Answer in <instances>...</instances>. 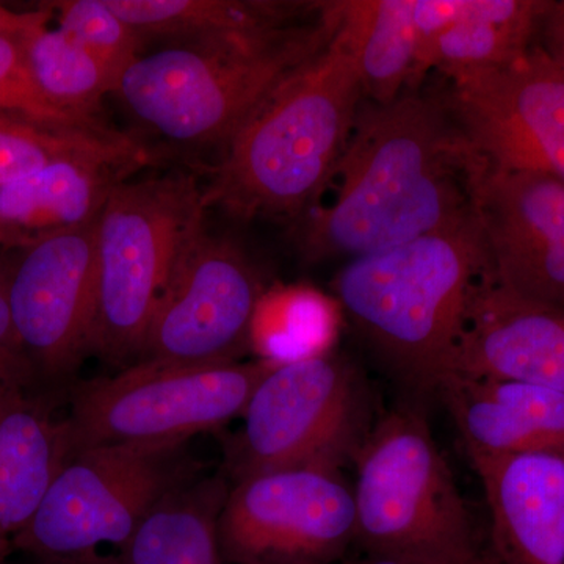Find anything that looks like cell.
I'll return each instance as SVG.
<instances>
[{"instance_id": "6da1fadb", "label": "cell", "mask_w": 564, "mask_h": 564, "mask_svg": "<svg viewBox=\"0 0 564 564\" xmlns=\"http://www.w3.org/2000/svg\"><path fill=\"white\" fill-rule=\"evenodd\" d=\"M485 170L447 98L362 101L336 196L303 226L304 254L351 261L466 220Z\"/></svg>"}, {"instance_id": "7a4b0ae2", "label": "cell", "mask_w": 564, "mask_h": 564, "mask_svg": "<svg viewBox=\"0 0 564 564\" xmlns=\"http://www.w3.org/2000/svg\"><path fill=\"white\" fill-rule=\"evenodd\" d=\"M362 101L339 11L332 41L270 91L223 147L203 185L206 210L242 221L311 214L336 177Z\"/></svg>"}, {"instance_id": "3957f363", "label": "cell", "mask_w": 564, "mask_h": 564, "mask_svg": "<svg viewBox=\"0 0 564 564\" xmlns=\"http://www.w3.org/2000/svg\"><path fill=\"white\" fill-rule=\"evenodd\" d=\"M475 214L454 226L345 263L336 302L393 377L441 393L455 375L470 304L488 276Z\"/></svg>"}, {"instance_id": "277c9868", "label": "cell", "mask_w": 564, "mask_h": 564, "mask_svg": "<svg viewBox=\"0 0 564 564\" xmlns=\"http://www.w3.org/2000/svg\"><path fill=\"white\" fill-rule=\"evenodd\" d=\"M339 25L337 2L282 31L162 44L122 74L115 95L144 128L184 148L225 147L293 70Z\"/></svg>"}, {"instance_id": "5b68a950", "label": "cell", "mask_w": 564, "mask_h": 564, "mask_svg": "<svg viewBox=\"0 0 564 564\" xmlns=\"http://www.w3.org/2000/svg\"><path fill=\"white\" fill-rule=\"evenodd\" d=\"M206 214L203 185L191 173L115 187L96 220L90 355L120 370L139 361L166 282Z\"/></svg>"}, {"instance_id": "8992f818", "label": "cell", "mask_w": 564, "mask_h": 564, "mask_svg": "<svg viewBox=\"0 0 564 564\" xmlns=\"http://www.w3.org/2000/svg\"><path fill=\"white\" fill-rule=\"evenodd\" d=\"M356 463V540L369 554L481 551L473 514L414 406L391 411L367 433Z\"/></svg>"}, {"instance_id": "52a82bcc", "label": "cell", "mask_w": 564, "mask_h": 564, "mask_svg": "<svg viewBox=\"0 0 564 564\" xmlns=\"http://www.w3.org/2000/svg\"><path fill=\"white\" fill-rule=\"evenodd\" d=\"M367 421L361 378L343 356L328 351L274 366L226 447L225 474L237 484L276 470L339 473L366 440Z\"/></svg>"}, {"instance_id": "ba28073f", "label": "cell", "mask_w": 564, "mask_h": 564, "mask_svg": "<svg viewBox=\"0 0 564 564\" xmlns=\"http://www.w3.org/2000/svg\"><path fill=\"white\" fill-rule=\"evenodd\" d=\"M267 361L172 367L135 364L74 386L65 419L69 456L118 444L188 443L243 414Z\"/></svg>"}, {"instance_id": "9c48e42d", "label": "cell", "mask_w": 564, "mask_h": 564, "mask_svg": "<svg viewBox=\"0 0 564 564\" xmlns=\"http://www.w3.org/2000/svg\"><path fill=\"white\" fill-rule=\"evenodd\" d=\"M188 443L118 444L70 455L14 543L41 560L124 545L166 494L202 475Z\"/></svg>"}, {"instance_id": "30bf717a", "label": "cell", "mask_w": 564, "mask_h": 564, "mask_svg": "<svg viewBox=\"0 0 564 564\" xmlns=\"http://www.w3.org/2000/svg\"><path fill=\"white\" fill-rule=\"evenodd\" d=\"M96 221L25 248L7 281L13 364L24 388L54 402L90 355Z\"/></svg>"}, {"instance_id": "8fae6325", "label": "cell", "mask_w": 564, "mask_h": 564, "mask_svg": "<svg viewBox=\"0 0 564 564\" xmlns=\"http://www.w3.org/2000/svg\"><path fill=\"white\" fill-rule=\"evenodd\" d=\"M263 292L250 256L204 223L166 282L137 364L237 362L250 348L252 317Z\"/></svg>"}, {"instance_id": "7c38bea8", "label": "cell", "mask_w": 564, "mask_h": 564, "mask_svg": "<svg viewBox=\"0 0 564 564\" xmlns=\"http://www.w3.org/2000/svg\"><path fill=\"white\" fill-rule=\"evenodd\" d=\"M356 540L352 489L339 473L276 470L234 484L218 519L234 564H328Z\"/></svg>"}, {"instance_id": "4fadbf2b", "label": "cell", "mask_w": 564, "mask_h": 564, "mask_svg": "<svg viewBox=\"0 0 564 564\" xmlns=\"http://www.w3.org/2000/svg\"><path fill=\"white\" fill-rule=\"evenodd\" d=\"M448 79V104L488 169L545 174L564 184V74L540 47Z\"/></svg>"}, {"instance_id": "5bb4252c", "label": "cell", "mask_w": 564, "mask_h": 564, "mask_svg": "<svg viewBox=\"0 0 564 564\" xmlns=\"http://www.w3.org/2000/svg\"><path fill=\"white\" fill-rule=\"evenodd\" d=\"M488 278L530 302L564 307V184L486 166L474 195Z\"/></svg>"}, {"instance_id": "9a60e30c", "label": "cell", "mask_w": 564, "mask_h": 564, "mask_svg": "<svg viewBox=\"0 0 564 564\" xmlns=\"http://www.w3.org/2000/svg\"><path fill=\"white\" fill-rule=\"evenodd\" d=\"M455 377L564 393V307L521 299L486 276L470 304Z\"/></svg>"}, {"instance_id": "2e32d148", "label": "cell", "mask_w": 564, "mask_h": 564, "mask_svg": "<svg viewBox=\"0 0 564 564\" xmlns=\"http://www.w3.org/2000/svg\"><path fill=\"white\" fill-rule=\"evenodd\" d=\"M481 481L497 564H564V459L470 455Z\"/></svg>"}, {"instance_id": "e0dca14e", "label": "cell", "mask_w": 564, "mask_h": 564, "mask_svg": "<svg viewBox=\"0 0 564 564\" xmlns=\"http://www.w3.org/2000/svg\"><path fill=\"white\" fill-rule=\"evenodd\" d=\"M154 165L132 158L68 159L2 185L0 240L29 248L55 234L91 225L117 185Z\"/></svg>"}, {"instance_id": "ac0fdd59", "label": "cell", "mask_w": 564, "mask_h": 564, "mask_svg": "<svg viewBox=\"0 0 564 564\" xmlns=\"http://www.w3.org/2000/svg\"><path fill=\"white\" fill-rule=\"evenodd\" d=\"M441 395L467 455L564 459V393L518 381L452 378Z\"/></svg>"}, {"instance_id": "d6986e66", "label": "cell", "mask_w": 564, "mask_h": 564, "mask_svg": "<svg viewBox=\"0 0 564 564\" xmlns=\"http://www.w3.org/2000/svg\"><path fill=\"white\" fill-rule=\"evenodd\" d=\"M52 400L0 375V555L28 527L69 458L65 422Z\"/></svg>"}, {"instance_id": "ffe728a7", "label": "cell", "mask_w": 564, "mask_h": 564, "mask_svg": "<svg viewBox=\"0 0 564 564\" xmlns=\"http://www.w3.org/2000/svg\"><path fill=\"white\" fill-rule=\"evenodd\" d=\"M545 0H454L451 13L422 44L419 73L445 76L497 68L532 47Z\"/></svg>"}, {"instance_id": "44dd1931", "label": "cell", "mask_w": 564, "mask_h": 564, "mask_svg": "<svg viewBox=\"0 0 564 564\" xmlns=\"http://www.w3.org/2000/svg\"><path fill=\"white\" fill-rule=\"evenodd\" d=\"M144 43H188L295 28L315 20L323 2L278 0H107Z\"/></svg>"}, {"instance_id": "7402d4cb", "label": "cell", "mask_w": 564, "mask_h": 564, "mask_svg": "<svg viewBox=\"0 0 564 564\" xmlns=\"http://www.w3.org/2000/svg\"><path fill=\"white\" fill-rule=\"evenodd\" d=\"M229 489L225 473L173 489L141 519L115 564H220L218 519Z\"/></svg>"}, {"instance_id": "603a6c76", "label": "cell", "mask_w": 564, "mask_h": 564, "mask_svg": "<svg viewBox=\"0 0 564 564\" xmlns=\"http://www.w3.org/2000/svg\"><path fill=\"white\" fill-rule=\"evenodd\" d=\"M340 18L350 35L364 99L391 104L417 90L419 31L414 0H347Z\"/></svg>"}, {"instance_id": "cb8c5ba5", "label": "cell", "mask_w": 564, "mask_h": 564, "mask_svg": "<svg viewBox=\"0 0 564 564\" xmlns=\"http://www.w3.org/2000/svg\"><path fill=\"white\" fill-rule=\"evenodd\" d=\"M336 334L332 300L313 289L273 288L256 307L250 348L262 361L281 366L328 352Z\"/></svg>"}, {"instance_id": "d4e9b609", "label": "cell", "mask_w": 564, "mask_h": 564, "mask_svg": "<svg viewBox=\"0 0 564 564\" xmlns=\"http://www.w3.org/2000/svg\"><path fill=\"white\" fill-rule=\"evenodd\" d=\"M79 158H132L159 163L161 154L120 131L55 129L0 117V187L52 163Z\"/></svg>"}, {"instance_id": "484cf974", "label": "cell", "mask_w": 564, "mask_h": 564, "mask_svg": "<svg viewBox=\"0 0 564 564\" xmlns=\"http://www.w3.org/2000/svg\"><path fill=\"white\" fill-rule=\"evenodd\" d=\"M21 43L36 84L52 101L82 117L104 120L102 99L115 95V85L90 52L50 25L29 33Z\"/></svg>"}, {"instance_id": "4316f807", "label": "cell", "mask_w": 564, "mask_h": 564, "mask_svg": "<svg viewBox=\"0 0 564 564\" xmlns=\"http://www.w3.org/2000/svg\"><path fill=\"white\" fill-rule=\"evenodd\" d=\"M50 6L57 28L101 63L117 91L122 74L143 54V39L110 9L107 0H62Z\"/></svg>"}, {"instance_id": "83f0119b", "label": "cell", "mask_w": 564, "mask_h": 564, "mask_svg": "<svg viewBox=\"0 0 564 564\" xmlns=\"http://www.w3.org/2000/svg\"><path fill=\"white\" fill-rule=\"evenodd\" d=\"M0 117L74 131H113L106 120L63 109L41 90L33 77L21 39L0 36Z\"/></svg>"}, {"instance_id": "f1b7e54d", "label": "cell", "mask_w": 564, "mask_h": 564, "mask_svg": "<svg viewBox=\"0 0 564 564\" xmlns=\"http://www.w3.org/2000/svg\"><path fill=\"white\" fill-rule=\"evenodd\" d=\"M533 44L564 74V0L547 2Z\"/></svg>"}, {"instance_id": "f546056e", "label": "cell", "mask_w": 564, "mask_h": 564, "mask_svg": "<svg viewBox=\"0 0 564 564\" xmlns=\"http://www.w3.org/2000/svg\"><path fill=\"white\" fill-rule=\"evenodd\" d=\"M359 564H497L484 551L467 554H369Z\"/></svg>"}, {"instance_id": "4dcf8cb0", "label": "cell", "mask_w": 564, "mask_h": 564, "mask_svg": "<svg viewBox=\"0 0 564 564\" xmlns=\"http://www.w3.org/2000/svg\"><path fill=\"white\" fill-rule=\"evenodd\" d=\"M54 17V10L50 3L35 11H14L0 3V36L24 39L29 33L50 25V21Z\"/></svg>"}, {"instance_id": "1f68e13d", "label": "cell", "mask_w": 564, "mask_h": 564, "mask_svg": "<svg viewBox=\"0 0 564 564\" xmlns=\"http://www.w3.org/2000/svg\"><path fill=\"white\" fill-rule=\"evenodd\" d=\"M0 373L14 378L13 332L7 281L0 278Z\"/></svg>"}, {"instance_id": "d6a6232c", "label": "cell", "mask_w": 564, "mask_h": 564, "mask_svg": "<svg viewBox=\"0 0 564 564\" xmlns=\"http://www.w3.org/2000/svg\"><path fill=\"white\" fill-rule=\"evenodd\" d=\"M40 564H99L98 560L91 562L88 556L85 558H68V560H41Z\"/></svg>"}, {"instance_id": "836d02e7", "label": "cell", "mask_w": 564, "mask_h": 564, "mask_svg": "<svg viewBox=\"0 0 564 564\" xmlns=\"http://www.w3.org/2000/svg\"><path fill=\"white\" fill-rule=\"evenodd\" d=\"M0 375H2V373H0Z\"/></svg>"}]
</instances>
